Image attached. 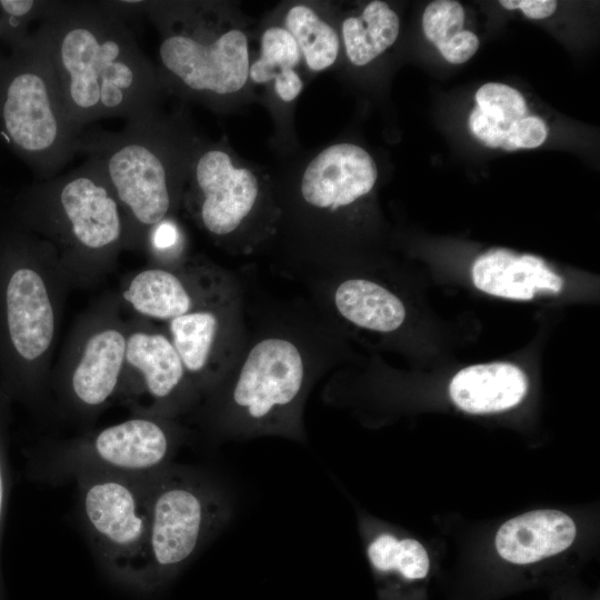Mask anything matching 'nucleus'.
<instances>
[{
	"label": "nucleus",
	"instance_id": "f257e3e1",
	"mask_svg": "<svg viewBox=\"0 0 600 600\" xmlns=\"http://www.w3.org/2000/svg\"><path fill=\"white\" fill-rule=\"evenodd\" d=\"M127 21L110 1H59L38 31L68 116L82 130L156 111L157 70Z\"/></svg>",
	"mask_w": 600,
	"mask_h": 600
},
{
	"label": "nucleus",
	"instance_id": "c85d7f7f",
	"mask_svg": "<svg viewBox=\"0 0 600 600\" xmlns=\"http://www.w3.org/2000/svg\"><path fill=\"white\" fill-rule=\"evenodd\" d=\"M437 48L448 62L460 64L468 61L477 52L479 39L473 32L462 30Z\"/></svg>",
	"mask_w": 600,
	"mask_h": 600
},
{
	"label": "nucleus",
	"instance_id": "b1692460",
	"mask_svg": "<svg viewBox=\"0 0 600 600\" xmlns=\"http://www.w3.org/2000/svg\"><path fill=\"white\" fill-rule=\"evenodd\" d=\"M367 556L372 569L382 578L404 581L424 579L430 561L424 547L414 539H400L392 532H378L367 544Z\"/></svg>",
	"mask_w": 600,
	"mask_h": 600
},
{
	"label": "nucleus",
	"instance_id": "f8f14e48",
	"mask_svg": "<svg viewBox=\"0 0 600 600\" xmlns=\"http://www.w3.org/2000/svg\"><path fill=\"white\" fill-rule=\"evenodd\" d=\"M201 397L168 332L132 314L118 401L133 414L174 419Z\"/></svg>",
	"mask_w": 600,
	"mask_h": 600
},
{
	"label": "nucleus",
	"instance_id": "a211bd4d",
	"mask_svg": "<svg viewBox=\"0 0 600 600\" xmlns=\"http://www.w3.org/2000/svg\"><path fill=\"white\" fill-rule=\"evenodd\" d=\"M577 533L573 520L557 510H536L504 522L496 536V548L504 560L528 564L566 550Z\"/></svg>",
	"mask_w": 600,
	"mask_h": 600
},
{
	"label": "nucleus",
	"instance_id": "6e6552de",
	"mask_svg": "<svg viewBox=\"0 0 600 600\" xmlns=\"http://www.w3.org/2000/svg\"><path fill=\"white\" fill-rule=\"evenodd\" d=\"M0 112L3 137L30 159L42 178L57 176L78 153L82 129L68 116L38 32L3 89Z\"/></svg>",
	"mask_w": 600,
	"mask_h": 600
},
{
	"label": "nucleus",
	"instance_id": "f3484780",
	"mask_svg": "<svg viewBox=\"0 0 600 600\" xmlns=\"http://www.w3.org/2000/svg\"><path fill=\"white\" fill-rule=\"evenodd\" d=\"M474 286L491 296L531 300L538 292L559 293L563 280L539 257L496 249L472 266Z\"/></svg>",
	"mask_w": 600,
	"mask_h": 600
},
{
	"label": "nucleus",
	"instance_id": "7ed1b4c3",
	"mask_svg": "<svg viewBox=\"0 0 600 600\" xmlns=\"http://www.w3.org/2000/svg\"><path fill=\"white\" fill-rule=\"evenodd\" d=\"M32 212L37 231L53 247L70 286L98 281L124 249L122 209L90 160L40 183Z\"/></svg>",
	"mask_w": 600,
	"mask_h": 600
},
{
	"label": "nucleus",
	"instance_id": "bb28decb",
	"mask_svg": "<svg viewBox=\"0 0 600 600\" xmlns=\"http://www.w3.org/2000/svg\"><path fill=\"white\" fill-rule=\"evenodd\" d=\"M144 249L156 261L154 266L173 264L183 259V234L172 217L150 230Z\"/></svg>",
	"mask_w": 600,
	"mask_h": 600
},
{
	"label": "nucleus",
	"instance_id": "1a4fd4ad",
	"mask_svg": "<svg viewBox=\"0 0 600 600\" xmlns=\"http://www.w3.org/2000/svg\"><path fill=\"white\" fill-rule=\"evenodd\" d=\"M119 293L98 300L77 320L51 371L49 387L63 410L91 420L118 401L128 336Z\"/></svg>",
	"mask_w": 600,
	"mask_h": 600
},
{
	"label": "nucleus",
	"instance_id": "412c9836",
	"mask_svg": "<svg viewBox=\"0 0 600 600\" xmlns=\"http://www.w3.org/2000/svg\"><path fill=\"white\" fill-rule=\"evenodd\" d=\"M301 62L293 37L282 26L273 24L261 33L259 56L250 62L249 79L256 84L272 82L276 96L283 102H292L303 89L297 71Z\"/></svg>",
	"mask_w": 600,
	"mask_h": 600
},
{
	"label": "nucleus",
	"instance_id": "aec40b11",
	"mask_svg": "<svg viewBox=\"0 0 600 600\" xmlns=\"http://www.w3.org/2000/svg\"><path fill=\"white\" fill-rule=\"evenodd\" d=\"M333 303L342 318L373 331H394L406 318V308L397 296L366 279L342 281L334 290Z\"/></svg>",
	"mask_w": 600,
	"mask_h": 600
},
{
	"label": "nucleus",
	"instance_id": "9b49d317",
	"mask_svg": "<svg viewBox=\"0 0 600 600\" xmlns=\"http://www.w3.org/2000/svg\"><path fill=\"white\" fill-rule=\"evenodd\" d=\"M69 286L53 247L43 239L36 260L14 269L6 283L7 336L20 361L31 367L40 389L50 382Z\"/></svg>",
	"mask_w": 600,
	"mask_h": 600
},
{
	"label": "nucleus",
	"instance_id": "20e7f679",
	"mask_svg": "<svg viewBox=\"0 0 600 600\" xmlns=\"http://www.w3.org/2000/svg\"><path fill=\"white\" fill-rule=\"evenodd\" d=\"M143 13L160 33L156 68L160 84L209 101L247 84L248 36L218 6L144 1Z\"/></svg>",
	"mask_w": 600,
	"mask_h": 600
},
{
	"label": "nucleus",
	"instance_id": "dca6fc26",
	"mask_svg": "<svg viewBox=\"0 0 600 600\" xmlns=\"http://www.w3.org/2000/svg\"><path fill=\"white\" fill-rule=\"evenodd\" d=\"M377 179V164L367 150L353 143H334L307 164L300 193L311 208L334 212L368 194Z\"/></svg>",
	"mask_w": 600,
	"mask_h": 600
},
{
	"label": "nucleus",
	"instance_id": "7c9ffc66",
	"mask_svg": "<svg viewBox=\"0 0 600 600\" xmlns=\"http://www.w3.org/2000/svg\"><path fill=\"white\" fill-rule=\"evenodd\" d=\"M4 468H3V460L0 453V527H1V520L3 514V504H4Z\"/></svg>",
	"mask_w": 600,
	"mask_h": 600
},
{
	"label": "nucleus",
	"instance_id": "0eeeda50",
	"mask_svg": "<svg viewBox=\"0 0 600 600\" xmlns=\"http://www.w3.org/2000/svg\"><path fill=\"white\" fill-rule=\"evenodd\" d=\"M74 481L80 518L102 571L120 588L147 594V476L86 473Z\"/></svg>",
	"mask_w": 600,
	"mask_h": 600
},
{
	"label": "nucleus",
	"instance_id": "393cba45",
	"mask_svg": "<svg viewBox=\"0 0 600 600\" xmlns=\"http://www.w3.org/2000/svg\"><path fill=\"white\" fill-rule=\"evenodd\" d=\"M474 98L479 111L501 126H509L527 114V103L522 94L503 83H484Z\"/></svg>",
	"mask_w": 600,
	"mask_h": 600
},
{
	"label": "nucleus",
	"instance_id": "423d86ee",
	"mask_svg": "<svg viewBox=\"0 0 600 600\" xmlns=\"http://www.w3.org/2000/svg\"><path fill=\"white\" fill-rule=\"evenodd\" d=\"M147 594L163 589L222 528L230 502L202 471L170 463L147 476Z\"/></svg>",
	"mask_w": 600,
	"mask_h": 600
},
{
	"label": "nucleus",
	"instance_id": "c756f323",
	"mask_svg": "<svg viewBox=\"0 0 600 600\" xmlns=\"http://www.w3.org/2000/svg\"><path fill=\"white\" fill-rule=\"evenodd\" d=\"M499 3L508 9H520L530 19H544L550 17L557 9L554 0H501Z\"/></svg>",
	"mask_w": 600,
	"mask_h": 600
},
{
	"label": "nucleus",
	"instance_id": "cd10ccee",
	"mask_svg": "<svg viewBox=\"0 0 600 600\" xmlns=\"http://www.w3.org/2000/svg\"><path fill=\"white\" fill-rule=\"evenodd\" d=\"M547 136L548 129L542 119L536 116H526L504 129L501 148L508 151L533 149L541 146Z\"/></svg>",
	"mask_w": 600,
	"mask_h": 600
},
{
	"label": "nucleus",
	"instance_id": "6ab92c4d",
	"mask_svg": "<svg viewBox=\"0 0 600 600\" xmlns=\"http://www.w3.org/2000/svg\"><path fill=\"white\" fill-rule=\"evenodd\" d=\"M528 380L511 363L493 362L461 369L451 380L452 401L469 413H492L517 406L526 396Z\"/></svg>",
	"mask_w": 600,
	"mask_h": 600
},
{
	"label": "nucleus",
	"instance_id": "ddd939ff",
	"mask_svg": "<svg viewBox=\"0 0 600 600\" xmlns=\"http://www.w3.org/2000/svg\"><path fill=\"white\" fill-rule=\"evenodd\" d=\"M263 200L262 183L224 148H198L192 157L181 204L196 224L216 240L246 230Z\"/></svg>",
	"mask_w": 600,
	"mask_h": 600
},
{
	"label": "nucleus",
	"instance_id": "4be33fe9",
	"mask_svg": "<svg viewBox=\"0 0 600 600\" xmlns=\"http://www.w3.org/2000/svg\"><path fill=\"white\" fill-rule=\"evenodd\" d=\"M400 20L388 3L369 2L358 16L343 19L340 41L349 61L363 67L390 48L398 39Z\"/></svg>",
	"mask_w": 600,
	"mask_h": 600
},
{
	"label": "nucleus",
	"instance_id": "9d476101",
	"mask_svg": "<svg viewBox=\"0 0 600 600\" xmlns=\"http://www.w3.org/2000/svg\"><path fill=\"white\" fill-rule=\"evenodd\" d=\"M183 431L174 419L133 414L121 422L48 447L39 472L48 482L86 473L148 476L172 463Z\"/></svg>",
	"mask_w": 600,
	"mask_h": 600
},
{
	"label": "nucleus",
	"instance_id": "f03ea898",
	"mask_svg": "<svg viewBox=\"0 0 600 600\" xmlns=\"http://www.w3.org/2000/svg\"><path fill=\"white\" fill-rule=\"evenodd\" d=\"M156 111L127 121L120 131L88 130L78 153L106 177L124 219V249L144 248L150 230L181 204L197 149Z\"/></svg>",
	"mask_w": 600,
	"mask_h": 600
},
{
	"label": "nucleus",
	"instance_id": "39448f33",
	"mask_svg": "<svg viewBox=\"0 0 600 600\" xmlns=\"http://www.w3.org/2000/svg\"><path fill=\"white\" fill-rule=\"evenodd\" d=\"M309 380L304 353L292 339L264 337L249 349L230 382L213 390L221 394L210 392L217 424L231 433L300 439Z\"/></svg>",
	"mask_w": 600,
	"mask_h": 600
},
{
	"label": "nucleus",
	"instance_id": "2eb2a0df",
	"mask_svg": "<svg viewBox=\"0 0 600 600\" xmlns=\"http://www.w3.org/2000/svg\"><path fill=\"white\" fill-rule=\"evenodd\" d=\"M186 371L200 397L227 377L236 347L233 294L167 322Z\"/></svg>",
	"mask_w": 600,
	"mask_h": 600
},
{
	"label": "nucleus",
	"instance_id": "5701e85b",
	"mask_svg": "<svg viewBox=\"0 0 600 600\" xmlns=\"http://www.w3.org/2000/svg\"><path fill=\"white\" fill-rule=\"evenodd\" d=\"M296 40L302 62L312 72L332 67L340 53L338 31L312 7L304 3L290 6L281 24Z\"/></svg>",
	"mask_w": 600,
	"mask_h": 600
},
{
	"label": "nucleus",
	"instance_id": "4468645a",
	"mask_svg": "<svg viewBox=\"0 0 600 600\" xmlns=\"http://www.w3.org/2000/svg\"><path fill=\"white\" fill-rule=\"evenodd\" d=\"M233 294L226 276L199 258L138 270L123 283L119 297L133 314L150 321H170Z\"/></svg>",
	"mask_w": 600,
	"mask_h": 600
},
{
	"label": "nucleus",
	"instance_id": "a878e982",
	"mask_svg": "<svg viewBox=\"0 0 600 600\" xmlns=\"http://www.w3.org/2000/svg\"><path fill=\"white\" fill-rule=\"evenodd\" d=\"M464 9L453 0H437L427 6L422 16V29L429 41L437 47L462 31Z\"/></svg>",
	"mask_w": 600,
	"mask_h": 600
}]
</instances>
